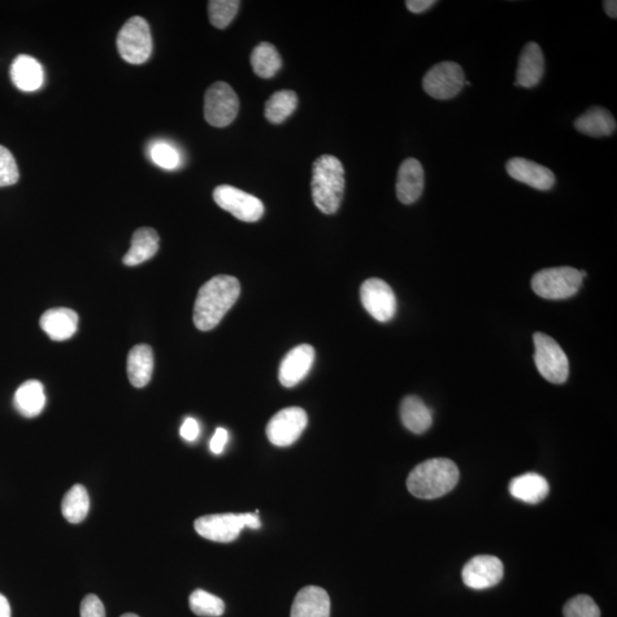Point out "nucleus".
<instances>
[{"instance_id": "22", "label": "nucleus", "mask_w": 617, "mask_h": 617, "mask_svg": "<svg viewBox=\"0 0 617 617\" xmlns=\"http://www.w3.org/2000/svg\"><path fill=\"white\" fill-rule=\"evenodd\" d=\"M159 250V236L152 228H140L134 233L130 249L124 256L125 266L136 267L154 258Z\"/></svg>"}, {"instance_id": "37", "label": "nucleus", "mask_w": 617, "mask_h": 617, "mask_svg": "<svg viewBox=\"0 0 617 617\" xmlns=\"http://www.w3.org/2000/svg\"><path fill=\"white\" fill-rule=\"evenodd\" d=\"M229 433L224 428H217L214 436L211 439L210 449L213 453L219 455L224 451L227 445Z\"/></svg>"}, {"instance_id": "38", "label": "nucleus", "mask_w": 617, "mask_h": 617, "mask_svg": "<svg viewBox=\"0 0 617 617\" xmlns=\"http://www.w3.org/2000/svg\"><path fill=\"white\" fill-rule=\"evenodd\" d=\"M436 4V0H407L406 7L414 14H421V13L430 10Z\"/></svg>"}, {"instance_id": "25", "label": "nucleus", "mask_w": 617, "mask_h": 617, "mask_svg": "<svg viewBox=\"0 0 617 617\" xmlns=\"http://www.w3.org/2000/svg\"><path fill=\"white\" fill-rule=\"evenodd\" d=\"M14 406L22 416L33 419L43 410L46 395L42 382L29 380L19 386L14 394Z\"/></svg>"}, {"instance_id": "5", "label": "nucleus", "mask_w": 617, "mask_h": 617, "mask_svg": "<svg viewBox=\"0 0 617 617\" xmlns=\"http://www.w3.org/2000/svg\"><path fill=\"white\" fill-rule=\"evenodd\" d=\"M584 281L581 271L571 267L543 269L533 276L532 289L546 299H566L579 292Z\"/></svg>"}, {"instance_id": "41", "label": "nucleus", "mask_w": 617, "mask_h": 617, "mask_svg": "<svg viewBox=\"0 0 617 617\" xmlns=\"http://www.w3.org/2000/svg\"><path fill=\"white\" fill-rule=\"evenodd\" d=\"M120 617H140V616H138L137 614H133V612H128V614L121 615Z\"/></svg>"}, {"instance_id": "20", "label": "nucleus", "mask_w": 617, "mask_h": 617, "mask_svg": "<svg viewBox=\"0 0 617 617\" xmlns=\"http://www.w3.org/2000/svg\"><path fill=\"white\" fill-rule=\"evenodd\" d=\"M11 78L22 92H34L43 84V69L36 59L21 54L13 61Z\"/></svg>"}, {"instance_id": "12", "label": "nucleus", "mask_w": 617, "mask_h": 617, "mask_svg": "<svg viewBox=\"0 0 617 617\" xmlns=\"http://www.w3.org/2000/svg\"><path fill=\"white\" fill-rule=\"evenodd\" d=\"M360 299L368 314L380 323L393 319L397 311V299L393 289L379 278H371L364 282Z\"/></svg>"}, {"instance_id": "17", "label": "nucleus", "mask_w": 617, "mask_h": 617, "mask_svg": "<svg viewBox=\"0 0 617 617\" xmlns=\"http://www.w3.org/2000/svg\"><path fill=\"white\" fill-rule=\"evenodd\" d=\"M77 312L68 308H54L41 317V327L51 340L62 342L75 336L78 329Z\"/></svg>"}, {"instance_id": "7", "label": "nucleus", "mask_w": 617, "mask_h": 617, "mask_svg": "<svg viewBox=\"0 0 617 617\" xmlns=\"http://www.w3.org/2000/svg\"><path fill=\"white\" fill-rule=\"evenodd\" d=\"M533 341L536 346L534 360L538 373L551 384H565L569 376V363L563 347L545 333L534 334Z\"/></svg>"}, {"instance_id": "3", "label": "nucleus", "mask_w": 617, "mask_h": 617, "mask_svg": "<svg viewBox=\"0 0 617 617\" xmlns=\"http://www.w3.org/2000/svg\"><path fill=\"white\" fill-rule=\"evenodd\" d=\"M458 466L449 459H432L413 469L407 489L415 498L433 499L444 497L458 485Z\"/></svg>"}, {"instance_id": "10", "label": "nucleus", "mask_w": 617, "mask_h": 617, "mask_svg": "<svg viewBox=\"0 0 617 617\" xmlns=\"http://www.w3.org/2000/svg\"><path fill=\"white\" fill-rule=\"evenodd\" d=\"M213 198L217 206L244 223H256L264 214V205L259 198L232 185L216 186Z\"/></svg>"}, {"instance_id": "39", "label": "nucleus", "mask_w": 617, "mask_h": 617, "mask_svg": "<svg viewBox=\"0 0 617 617\" xmlns=\"http://www.w3.org/2000/svg\"><path fill=\"white\" fill-rule=\"evenodd\" d=\"M0 617H12L10 603L2 593H0Z\"/></svg>"}, {"instance_id": "14", "label": "nucleus", "mask_w": 617, "mask_h": 617, "mask_svg": "<svg viewBox=\"0 0 617 617\" xmlns=\"http://www.w3.org/2000/svg\"><path fill=\"white\" fill-rule=\"evenodd\" d=\"M316 352L308 345H299L281 360L280 367V381L285 388H294L299 382L306 379L314 365Z\"/></svg>"}, {"instance_id": "4", "label": "nucleus", "mask_w": 617, "mask_h": 617, "mask_svg": "<svg viewBox=\"0 0 617 617\" xmlns=\"http://www.w3.org/2000/svg\"><path fill=\"white\" fill-rule=\"evenodd\" d=\"M262 526L259 510L246 514H221L204 516L195 519V529L206 540L229 543L237 540L245 527L258 529Z\"/></svg>"}, {"instance_id": "11", "label": "nucleus", "mask_w": 617, "mask_h": 617, "mask_svg": "<svg viewBox=\"0 0 617 617\" xmlns=\"http://www.w3.org/2000/svg\"><path fill=\"white\" fill-rule=\"evenodd\" d=\"M308 425L306 411L299 407H288L271 417L267 425V437L272 445L288 447L301 437Z\"/></svg>"}, {"instance_id": "29", "label": "nucleus", "mask_w": 617, "mask_h": 617, "mask_svg": "<svg viewBox=\"0 0 617 617\" xmlns=\"http://www.w3.org/2000/svg\"><path fill=\"white\" fill-rule=\"evenodd\" d=\"M90 510V497L84 486L77 484L64 495L62 514L71 524H80Z\"/></svg>"}, {"instance_id": "2", "label": "nucleus", "mask_w": 617, "mask_h": 617, "mask_svg": "<svg viewBox=\"0 0 617 617\" xmlns=\"http://www.w3.org/2000/svg\"><path fill=\"white\" fill-rule=\"evenodd\" d=\"M346 190V173L337 157L324 155L312 166L311 194L315 205L324 214H336Z\"/></svg>"}, {"instance_id": "33", "label": "nucleus", "mask_w": 617, "mask_h": 617, "mask_svg": "<svg viewBox=\"0 0 617 617\" xmlns=\"http://www.w3.org/2000/svg\"><path fill=\"white\" fill-rule=\"evenodd\" d=\"M565 617H601V610L593 599L580 594L572 598L564 607Z\"/></svg>"}, {"instance_id": "13", "label": "nucleus", "mask_w": 617, "mask_h": 617, "mask_svg": "<svg viewBox=\"0 0 617 617\" xmlns=\"http://www.w3.org/2000/svg\"><path fill=\"white\" fill-rule=\"evenodd\" d=\"M503 563L494 555H476L469 560L462 571L464 584L475 590L492 588L502 581Z\"/></svg>"}, {"instance_id": "28", "label": "nucleus", "mask_w": 617, "mask_h": 617, "mask_svg": "<svg viewBox=\"0 0 617 617\" xmlns=\"http://www.w3.org/2000/svg\"><path fill=\"white\" fill-rule=\"evenodd\" d=\"M299 99L293 90H280L272 94L266 103L264 115L271 124H281L297 110Z\"/></svg>"}, {"instance_id": "19", "label": "nucleus", "mask_w": 617, "mask_h": 617, "mask_svg": "<svg viewBox=\"0 0 617 617\" xmlns=\"http://www.w3.org/2000/svg\"><path fill=\"white\" fill-rule=\"evenodd\" d=\"M330 599L323 588L308 585L294 599L290 617H329Z\"/></svg>"}, {"instance_id": "16", "label": "nucleus", "mask_w": 617, "mask_h": 617, "mask_svg": "<svg viewBox=\"0 0 617 617\" xmlns=\"http://www.w3.org/2000/svg\"><path fill=\"white\" fill-rule=\"evenodd\" d=\"M424 189V171L422 165L415 158L403 160L397 176V197L405 205L419 201Z\"/></svg>"}, {"instance_id": "27", "label": "nucleus", "mask_w": 617, "mask_h": 617, "mask_svg": "<svg viewBox=\"0 0 617 617\" xmlns=\"http://www.w3.org/2000/svg\"><path fill=\"white\" fill-rule=\"evenodd\" d=\"M251 63L256 75L269 80L280 71L282 61L276 47L271 43L263 42L252 52Z\"/></svg>"}, {"instance_id": "1", "label": "nucleus", "mask_w": 617, "mask_h": 617, "mask_svg": "<svg viewBox=\"0 0 617 617\" xmlns=\"http://www.w3.org/2000/svg\"><path fill=\"white\" fill-rule=\"evenodd\" d=\"M241 295V284L232 276H216L199 290L194 323L203 332L215 328Z\"/></svg>"}, {"instance_id": "35", "label": "nucleus", "mask_w": 617, "mask_h": 617, "mask_svg": "<svg viewBox=\"0 0 617 617\" xmlns=\"http://www.w3.org/2000/svg\"><path fill=\"white\" fill-rule=\"evenodd\" d=\"M81 617H106L101 599L95 594H87L81 602Z\"/></svg>"}, {"instance_id": "36", "label": "nucleus", "mask_w": 617, "mask_h": 617, "mask_svg": "<svg viewBox=\"0 0 617 617\" xmlns=\"http://www.w3.org/2000/svg\"><path fill=\"white\" fill-rule=\"evenodd\" d=\"M199 432H201V427H199L197 420L193 419V417L185 419L180 429L181 437L186 441H195L198 438Z\"/></svg>"}, {"instance_id": "9", "label": "nucleus", "mask_w": 617, "mask_h": 617, "mask_svg": "<svg viewBox=\"0 0 617 617\" xmlns=\"http://www.w3.org/2000/svg\"><path fill=\"white\" fill-rule=\"evenodd\" d=\"M466 84V76L460 64L445 61L433 65L425 73L422 85L424 92L436 100L453 99Z\"/></svg>"}, {"instance_id": "8", "label": "nucleus", "mask_w": 617, "mask_h": 617, "mask_svg": "<svg viewBox=\"0 0 617 617\" xmlns=\"http://www.w3.org/2000/svg\"><path fill=\"white\" fill-rule=\"evenodd\" d=\"M238 111L239 99L227 82L217 81L207 90L204 116L208 124L214 128H225L236 119Z\"/></svg>"}, {"instance_id": "6", "label": "nucleus", "mask_w": 617, "mask_h": 617, "mask_svg": "<svg viewBox=\"0 0 617 617\" xmlns=\"http://www.w3.org/2000/svg\"><path fill=\"white\" fill-rule=\"evenodd\" d=\"M117 49L126 62L146 63L152 53V36L147 20L141 16L130 17L117 36Z\"/></svg>"}, {"instance_id": "31", "label": "nucleus", "mask_w": 617, "mask_h": 617, "mask_svg": "<svg viewBox=\"0 0 617 617\" xmlns=\"http://www.w3.org/2000/svg\"><path fill=\"white\" fill-rule=\"evenodd\" d=\"M241 2L238 0H211L208 3V16L217 29H225L236 17Z\"/></svg>"}, {"instance_id": "30", "label": "nucleus", "mask_w": 617, "mask_h": 617, "mask_svg": "<svg viewBox=\"0 0 617 617\" xmlns=\"http://www.w3.org/2000/svg\"><path fill=\"white\" fill-rule=\"evenodd\" d=\"M189 606L194 614L202 617L223 616L225 610L223 599L202 589L195 590L190 594Z\"/></svg>"}, {"instance_id": "32", "label": "nucleus", "mask_w": 617, "mask_h": 617, "mask_svg": "<svg viewBox=\"0 0 617 617\" xmlns=\"http://www.w3.org/2000/svg\"><path fill=\"white\" fill-rule=\"evenodd\" d=\"M152 162L165 169H176L180 166L179 151L166 142L155 143L150 149Z\"/></svg>"}, {"instance_id": "21", "label": "nucleus", "mask_w": 617, "mask_h": 617, "mask_svg": "<svg viewBox=\"0 0 617 617\" xmlns=\"http://www.w3.org/2000/svg\"><path fill=\"white\" fill-rule=\"evenodd\" d=\"M509 490L511 497L519 501L536 504L547 497L550 486L545 477L538 473L528 472L514 478L510 482Z\"/></svg>"}, {"instance_id": "23", "label": "nucleus", "mask_w": 617, "mask_h": 617, "mask_svg": "<svg viewBox=\"0 0 617 617\" xmlns=\"http://www.w3.org/2000/svg\"><path fill=\"white\" fill-rule=\"evenodd\" d=\"M574 125L580 133L591 138L611 137L617 128L614 117L602 107L590 108L575 120Z\"/></svg>"}, {"instance_id": "18", "label": "nucleus", "mask_w": 617, "mask_h": 617, "mask_svg": "<svg viewBox=\"0 0 617 617\" xmlns=\"http://www.w3.org/2000/svg\"><path fill=\"white\" fill-rule=\"evenodd\" d=\"M543 73H545V56H543L541 47L536 43H528L519 56L515 85L532 89L541 81Z\"/></svg>"}, {"instance_id": "24", "label": "nucleus", "mask_w": 617, "mask_h": 617, "mask_svg": "<svg viewBox=\"0 0 617 617\" xmlns=\"http://www.w3.org/2000/svg\"><path fill=\"white\" fill-rule=\"evenodd\" d=\"M154 372V352L147 345H138L129 351L128 374L130 384L136 388H145L149 384Z\"/></svg>"}, {"instance_id": "34", "label": "nucleus", "mask_w": 617, "mask_h": 617, "mask_svg": "<svg viewBox=\"0 0 617 617\" xmlns=\"http://www.w3.org/2000/svg\"><path fill=\"white\" fill-rule=\"evenodd\" d=\"M20 179L19 167L12 152L0 146V188L14 185Z\"/></svg>"}, {"instance_id": "26", "label": "nucleus", "mask_w": 617, "mask_h": 617, "mask_svg": "<svg viewBox=\"0 0 617 617\" xmlns=\"http://www.w3.org/2000/svg\"><path fill=\"white\" fill-rule=\"evenodd\" d=\"M402 422L405 428L415 434L428 432L432 425V414L422 399L416 395L403 398L401 406Z\"/></svg>"}, {"instance_id": "40", "label": "nucleus", "mask_w": 617, "mask_h": 617, "mask_svg": "<svg viewBox=\"0 0 617 617\" xmlns=\"http://www.w3.org/2000/svg\"><path fill=\"white\" fill-rule=\"evenodd\" d=\"M603 8H605L606 14L612 19L617 17V2L616 0H606L603 2Z\"/></svg>"}, {"instance_id": "15", "label": "nucleus", "mask_w": 617, "mask_h": 617, "mask_svg": "<svg viewBox=\"0 0 617 617\" xmlns=\"http://www.w3.org/2000/svg\"><path fill=\"white\" fill-rule=\"evenodd\" d=\"M510 177L533 189L547 191L554 188L555 176L551 169L525 158H512L507 163Z\"/></svg>"}]
</instances>
